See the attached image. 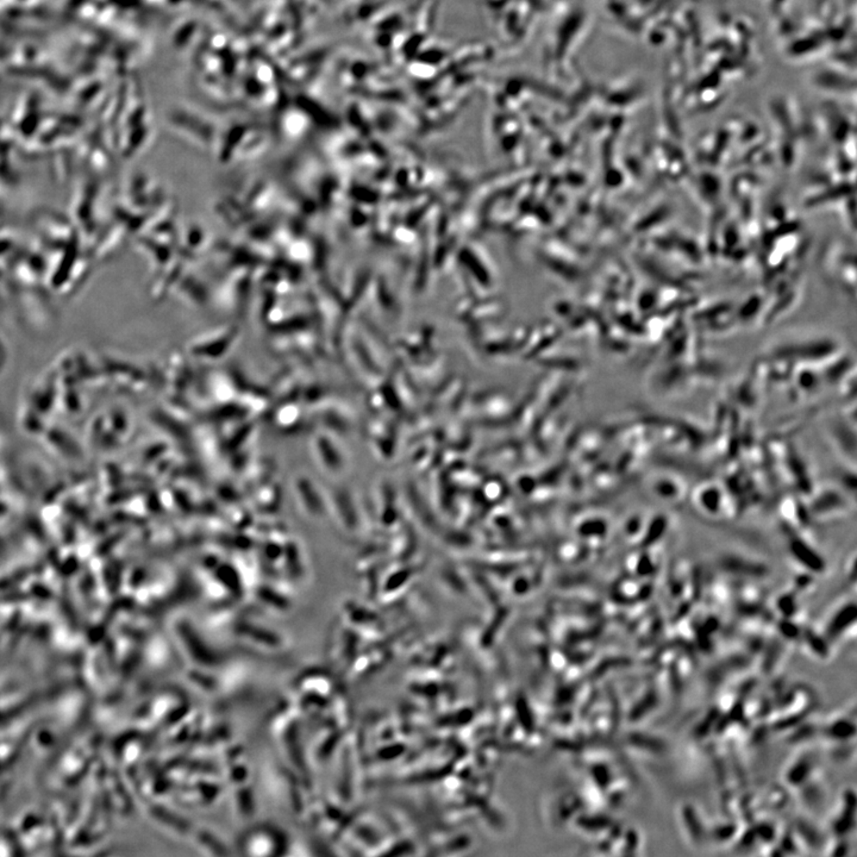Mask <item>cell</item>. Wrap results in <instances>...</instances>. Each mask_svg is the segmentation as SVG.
<instances>
[{
  "label": "cell",
  "instance_id": "9c48e42d",
  "mask_svg": "<svg viewBox=\"0 0 857 857\" xmlns=\"http://www.w3.org/2000/svg\"><path fill=\"white\" fill-rule=\"evenodd\" d=\"M855 729L853 725H850L848 721H837L831 727V734L835 737H849V735H853Z\"/></svg>",
  "mask_w": 857,
  "mask_h": 857
},
{
  "label": "cell",
  "instance_id": "30bf717a",
  "mask_svg": "<svg viewBox=\"0 0 857 857\" xmlns=\"http://www.w3.org/2000/svg\"><path fill=\"white\" fill-rule=\"evenodd\" d=\"M779 606H780V608H782V611H785L786 616H793L794 612H795L794 599L790 596H786L781 598L780 603H779Z\"/></svg>",
  "mask_w": 857,
  "mask_h": 857
},
{
  "label": "cell",
  "instance_id": "ba28073f",
  "mask_svg": "<svg viewBox=\"0 0 857 857\" xmlns=\"http://www.w3.org/2000/svg\"><path fill=\"white\" fill-rule=\"evenodd\" d=\"M822 376L820 374H817L815 372H807V371H802L797 374V386L800 389L799 392L805 393V394H812L817 392L820 389V382H822Z\"/></svg>",
  "mask_w": 857,
  "mask_h": 857
},
{
  "label": "cell",
  "instance_id": "3957f363",
  "mask_svg": "<svg viewBox=\"0 0 857 857\" xmlns=\"http://www.w3.org/2000/svg\"><path fill=\"white\" fill-rule=\"evenodd\" d=\"M649 488L655 498L660 499L664 503L679 504L686 497V486H684V482L671 474H656L651 477Z\"/></svg>",
  "mask_w": 857,
  "mask_h": 857
},
{
  "label": "cell",
  "instance_id": "52a82bcc",
  "mask_svg": "<svg viewBox=\"0 0 857 857\" xmlns=\"http://www.w3.org/2000/svg\"><path fill=\"white\" fill-rule=\"evenodd\" d=\"M667 525L668 520H666L664 515H657L654 520L646 522V529H644L642 540H641L642 545L644 547H651V545H654L656 540H659L662 537Z\"/></svg>",
  "mask_w": 857,
  "mask_h": 857
},
{
  "label": "cell",
  "instance_id": "5b68a950",
  "mask_svg": "<svg viewBox=\"0 0 857 857\" xmlns=\"http://www.w3.org/2000/svg\"><path fill=\"white\" fill-rule=\"evenodd\" d=\"M847 509V502L842 494L835 491H825L820 493L812 505V511L815 513H832V512L845 511Z\"/></svg>",
  "mask_w": 857,
  "mask_h": 857
},
{
  "label": "cell",
  "instance_id": "6da1fadb",
  "mask_svg": "<svg viewBox=\"0 0 857 857\" xmlns=\"http://www.w3.org/2000/svg\"><path fill=\"white\" fill-rule=\"evenodd\" d=\"M807 344H797V346H780L777 351L779 357L784 360H795L800 362H812L827 359L836 351V346L830 341H817V342H806Z\"/></svg>",
  "mask_w": 857,
  "mask_h": 857
},
{
  "label": "cell",
  "instance_id": "8992f818",
  "mask_svg": "<svg viewBox=\"0 0 857 857\" xmlns=\"http://www.w3.org/2000/svg\"><path fill=\"white\" fill-rule=\"evenodd\" d=\"M855 618H856L855 605H845V608H840V611H837L836 615L832 617L831 623L829 625V634L831 635V637H836L838 635L843 634L845 630L855 624Z\"/></svg>",
  "mask_w": 857,
  "mask_h": 857
},
{
  "label": "cell",
  "instance_id": "7a4b0ae2",
  "mask_svg": "<svg viewBox=\"0 0 857 857\" xmlns=\"http://www.w3.org/2000/svg\"><path fill=\"white\" fill-rule=\"evenodd\" d=\"M725 494L722 486L709 482L699 486L694 492V504L698 510L709 517H721L725 513Z\"/></svg>",
  "mask_w": 857,
  "mask_h": 857
},
{
  "label": "cell",
  "instance_id": "277c9868",
  "mask_svg": "<svg viewBox=\"0 0 857 857\" xmlns=\"http://www.w3.org/2000/svg\"><path fill=\"white\" fill-rule=\"evenodd\" d=\"M790 551L794 560L811 573H822L825 569V562L810 545L802 538H795L790 542Z\"/></svg>",
  "mask_w": 857,
  "mask_h": 857
}]
</instances>
